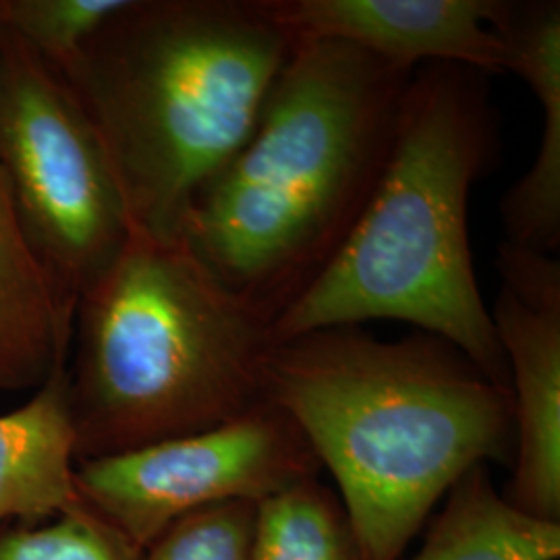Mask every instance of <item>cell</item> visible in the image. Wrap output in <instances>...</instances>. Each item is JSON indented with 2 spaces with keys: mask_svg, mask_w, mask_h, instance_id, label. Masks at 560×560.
<instances>
[{
  "mask_svg": "<svg viewBox=\"0 0 560 560\" xmlns=\"http://www.w3.org/2000/svg\"><path fill=\"white\" fill-rule=\"evenodd\" d=\"M413 71L351 44L295 42L249 138L194 201L180 237L270 326L360 222Z\"/></svg>",
  "mask_w": 560,
  "mask_h": 560,
  "instance_id": "6da1fadb",
  "label": "cell"
},
{
  "mask_svg": "<svg viewBox=\"0 0 560 560\" xmlns=\"http://www.w3.org/2000/svg\"><path fill=\"white\" fill-rule=\"evenodd\" d=\"M261 395L330 471L361 560H399L467 471L513 463L509 388L425 332L335 326L270 342Z\"/></svg>",
  "mask_w": 560,
  "mask_h": 560,
  "instance_id": "7a4b0ae2",
  "label": "cell"
},
{
  "mask_svg": "<svg viewBox=\"0 0 560 560\" xmlns=\"http://www.w3.org/2000/svg\"><path fill=\"white\" fill-rule=\"evenodd\" d=\"M295 42L261 0H127L60 75L98 133L131 231L179 240Z\"/></svg>",
  "mask_w": 560,
  "mask_h": 560,
  "instance_id": "3957f363",
  "label": "cell"
},
{
  "mask_svg": "<svg viewBox=\"0 0 560 560\" xmlns=\"http://www.w3.org/2000/svg\"><path fill=\"white\" fill-rule=\"evenodd\" d=\"M490 75L421 65L405 90L378 187L339 256L270 326V340L399 320L457 347L509 388L469 243V198L499 159Z\"/></svg>",
  "mask_w": 560,
  "mask_h": 560,
  "instance_id": "277c9868",
  "label": "cell"
},
{
  "mask_svg": "<svg viewBox=\"0 0 560 560\" xmlns=\"http://www.w3.org/2000/svg\"><path fill=\"white\" fill-rule=\"evenodd\" d=\"M270 324L189 245L131 231L75 303L67 363L78 460L201 432L260 405Z\"/></svg>",
  "mask_w": 560,
  "mask_h": 560,
  "instance_id": "5b68a950",
  "label": "cell"
},
{
  "mask_svg": "<svg viewBox=\"0 0 560 560\" xmlns=\"http://www.w3.org/2000/svg\"><path fill=\"white\" fill-rule=\"evenodd\" d=\"M0 166L48 275L78 303L131 235L96 129L69 81L0 30Z\"/></svg>",
  "mask_w": 560,
  "mask_h": 560,
  "instance_id": "8992f818",
  "label": "cell"
},
{
  "mask_svg": "<svg viewBox=\"0 0 560 560\" xmlns=\"http://www.w3.org/2000/svg\"><path fill=\"white\" fill-rule=\"evenodd\" d=\"M318 474L320 463L300 428L261 400L201 432L78 460V490L81 501L143 555L191 513L229 502L258 504Z\"/></svg>",
  "mask_w": 560,
  "mask_h": 560,
  "instance_id": "52a82bcc",
  "label": "cell"
},
{
  "mask_svg": "<svg viewBox=\"0 0 560 560\" xmlns=\"http://www.w3.org/2000/svg\"><path fill=\"white\" fill-rule=\"evenodd\" d=\"M490 310L513 407V474L504 499L560 523V261L501 243Z\"/></svg>",
  "mask_w": 560,
  "mask_h": 560,
  "instance_id": "ba28073f",
  "label": "cell"
},
{
  "mask_svg": "<svg viewBox=\"0 0 560 560\" xmlns=\"http://www.w3.org/2000/svg\"><path fill=\"white\" fill-rule=\"evenodd\" d=\"M511 0H261L293 38L332 40L409 69L453 62L509 71L501 23Z\"/></svg>",
  "mask_w": 560,
  "mask_h": 560,
  "instance_id": "9c48e42d",
  "label": "cell"
},
{
  "mask_svg": "<svg viewBox=\"0 0 560 560\" xmlns=\"http://www.w3.org/2000/svg\"><path fill=\"white\" fill-rule=\"evenodd\" d=\"M509 71L541 106V140L532 166L501 201L502 243L559 256L560 249V2H509L501 23Z\"/></svg>",
  "mask_w": 560,
  "mask_h": 560,
  "instance_id": "30bf717a",
  "label": "cell"
},
{
  "mask_svg": "<svg viewBox=\"0 0 560 560\" xmlns=\"http://www.w3.org/2000/svg\"><path fill=\"white\" fill-rule=\"evenodd\" d=\"M75 301L48 275L0 166V390L38 388L69 363Z\"/></svg>",
  "mask_w": 560,
  "mask_h": 560,
  "instance_id": "8fae6325",
  "label": "cell"
},
{
  "mask_svg": "<svg viewBox=\"0 0 560 560\" xmlns=\"http://www.w3.org/2000/svg\"><path fill=\"white\" fill-rule=\"evenodd\" d=\"M67 363L0 416V525H34L81 506Z\"/></svg>",
  "mask_w": 560,
  "mask_h": 560,
  "instance_id": "7c38bea8",
  "label": "cell"
},
{
  "mask_svg": "<svg viewBox=\"0 0 560 560\" xmlns=\"http://www.w3.org/2000/svg\"><path fill=\"white\" fill-rule=\"evenodd\" d=\"M560 523L513 506L488 465L467 471L444 497L411 560H559Z\"/></svg>",
  "mask_w": 560,
  "mask_h": 560,
  "instance_id": "4fadbf2b",
  "label": "cell"
},
{
  "mask_svg": "<svg viewBox=\"0 0 560 560\" xmlns=\"http://www.w3.org/2000/svg\"><path fill=\"white\" fill-rule=\"evenodd\" d=\"M252 560H361L339 499L318 478L256 504Z\"/></svg>",
  "mask_w": 560,
  "mask_h": 560,
  "instance_id": "5bb4252c",
  "label": "cell"
},
{
  "mask_svg": "<svg viewBox=\"0 0 560 560\" xmlns=\"http://www.w3.org/2000/svg\"><path fill=\"white\" fill-rule=\"evenodd\" d=\"M127 0H0V30L62 73Z\"/></svg>",
  "mask_w": 560,
  "mask_h": 560,
  "instance_id": "9a60e30c",
  "label": "cell"
},
{
  "mask_svg": "<svg viewBox=\"0 0 560 560\" xmlns=\"http://www.w3.org/2000/svg\"><path fill=\"white\" fill-rule=\"evenodd\" d=\"M0 560H141V552L83 502L55 520L0 534Z\"/></svg>",
  "mask_w": 560,
  "mask_h": 560,
  "instance_id": "2e32d148",
  "label": "cell"
},
{
  "mask_svg": "<svg viewBox=\"0 0 560 560\" xmlns=\"http://www.w3.org/2000/svg\"><path fill=\"white\" fill-rule=\"evenodd\" d=\"M256 504L229 502L171 525L141 560H252Z\"/></svg>",
  "mask_w": 560,
  "mask_h": 560,
  "instance_id": "e0dca14e",
  "label": "cell"
}]
</instances>
